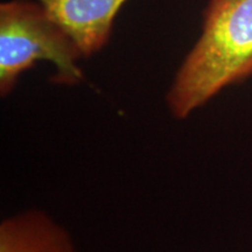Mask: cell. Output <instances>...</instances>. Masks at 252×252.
<instances>
[{"instance_id": "277c9868", "label": "cell", "mask_w": 252, "mask_h": 252, "mask_svg": "<svg viewBox=\"0 0 252 252\" xmlns=\"http://www.w3.org/2000/svg\"><path fill=\"white\" fill-rule=\"evenodd\" d=\"M0 252H76L64 226L39 209L25 210L0 223Z\"/></svg>"}, {"instance_id": "6da1fadb", "label": "cell", "mask_w": 252, "mask_h": 252, "mask_svg": "<svg viewBox=\"0 0 252 252\" xmlns=\"http://www.w3.org/2000/svg\"><path fill=\"white\" fill-rule=\"evenodd\" d=\"M252 75V0H210L202 34L176 72L166 102L186 119L220 91Z\"/></svg>"}, {"instance_id": "3957f363", "label": "cell", "mask_w": 252, "mask_h": 252, "mask_svg": "<svg viewBox=\"0 0 252 252\" xmlns=\"http://www.w3.org/2000/svg\"><path fill=\"white\" fill-rule=\"evenodd\" d=\"M72 37L84 58L109 41L116 15L126 0H39Z\"/></svg>"}, {"instance_id": "7a4b0ae2", "label": "cell", "mask_w": 252, "mask_h": 252, "mask_svg": "<svg viewBox=\"0 0 252 252\" xmlns=\"http://www.w3.org/2000/svg\"><path fill=\"white\" fill-rule=\"evenodd\" d=\"M83 58L72 37L42 5L11 0L0 5V94L7 96L24 71L37 61L55 65L53 82L75 86L84 75L77 61Z\"/></svg>"}]
</instances>
